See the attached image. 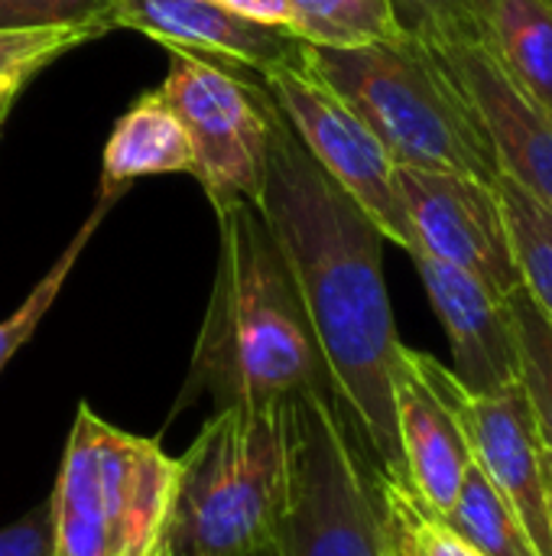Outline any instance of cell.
<instances>
[{"label":"cell","mask_w":552,"mask_h":556,"mask_svg":"<svg viewBox=\"0 0 552 556\" xmlns=\"http://www.w3.org/2000/svg\"><path fill=\"white\" fill-rule=\"evenodd\" d=\"M426 296L449 336L452 375L468 394H495L517 381V336L508 300L472 274L426 254L410 251Z\"/></svg>","instance_id":"5bb4252c"},{"label":"cell","mask_w":552,"mask_h":556,"mask_svg":"<svg viewBox=\"0 0 552 556\" xmlns=\"http://www.w3.org/2000/svg\"><path fill=\"white\" fill-rule=\"evenodd\" d=\"M10 111H13V101H3V104H0V137H3V127H7Z\"/></svg>","instance_id":"f1b7e54d"},{"label":"cell","mask_w":552,"mask_h":556,"mask_svg":"<svg viewBox=\"0 0 552 556\" xmlns=\"http://www.w3.org/2000/svg\"><path fill=\"white\" fill-rule=\"evenodd\" d=\"M257 208L290 264L335 397L374 463L407 479L394 410V368L403 342L384 283L387 238L309 156L273 98Z\"/></svg>","instance_id":"6da1fadb"},{"label":"cell","mask_w":552,"mask_h":556,"mask_svg":"<svg viewBox=\"0 0 552 556\" xmlns=\"http://www.w3.org/2000/svg\"><path fill=\"white\" fill-rule=\"evenodd\" d=\"M88 26L111 33V0H0V29Z\"/></svg>","instance_id":"cb8c5ba5"},{"label":"cell","mask_w":552,"mask_h":556,"mask_svg":"<svg viewBox=\"0 0 552 556\" xmlns=\"http://www.w3.org/2000/svg\"><path fill=\"white\" fill-rule=\"evenodd\" d=\"M111 26L143 33L166 49L238 62L257 75L306 65V39L218 0H111Z\"/></svg>","instance_id":"7c38bea8"},{"label":"cell","mask_w":552,"mask_h":556,"mask_svg":"<svg viewBox=\"0 0 552 556\" xmlns=\"http://www.w3.org/2000/svg\"><path fill=\"white\" fill-rule=\"evenodd\" d=\"M290 29L312 46H364L400 29L390 0H283Z\"/></svg>","instance_id":"ffe728a7"},{"label":"cell","mask_w":552,"mask_h":556,"mask_svg":"<svg viewBox=\"0 0 552 556\" xmlns=\"http://www.w3.org/2000/svg\"><path fill=\"white\" fill-rule=\"evenodd\" d=\"M403 33L446 49L475 36L468 0H390Z\"/></svg>","instance_id":"d4e9b609"},{"label":"cell","mask_w":552,"mask_h":556,"mask_svg":"<svg viewBox=\"0 0 552 556\" xmlns=\"http://www.w3.org/2000/svg\"><path fill=\"white\" fill-rule=\"evenodd\" d=\"M127 189H130V186L101 182L98 202L91 205V212H88V218L81 222V228L72 235V241L62 248V254L52 261V267L39 277V283L29 290V296H26L7 319H0V371H3V368L10 365V358L33 339V332L39 329V323L46 319V313L55 306V300H59V293H62L68 274L75 270V264L81 261V254H85V248L91 244L94 231L101 228V222L107 218V212L117 205V199H120Z\"/></svg>","instance_id":"ac0fdd59"},{"label":"cell","mask_w":552,"mask_h":556,"mask_svg":"<svg viewBox=\"0 0 552 556\" xmlns=\"http://www.w3.org/2000/svg\"><path fill=\"white\" fill-rule=\"evenodd\" d=\"M0 556H55L49 502L36 505L20 521L0 528Z\"/></svg>","instance_id":"484cf974"},{"label":"cell","mask_w":552,"mask_h":556,"mask_svg":"<svg viewBox=\"0 0 552 556\" xmlns=\"http://www.w3.org/2000/svg\"><path fill=\"white\" fill-rule=\"evenodd\" d=\"M543 482H547V515H550V541H552V453H543Z\"/></svg>","instance_id":"83f0119b"},{"label":"cell","mask_w":552,"mask_h":556,"mask_svg":"<svg viewBox=\"0 0 552 556\" xmlns=\"http://www.w3.org/2000/svg\"><path fill=\"white\" fill-rule=\"evenodd\" d=\"M179 459L159 440L75 410L49 495L55 556H163Z\"/></svg>","instance_id":"5b68a950"},{"label":"cell","mask_w":552,"mask_h":556,"mask_svg":"<svg viewBox=\"0 0 552 556\" xmlns=\"http://www.w3.org/2000/svg\"><path fill=\"white\" fill-rule=\"evenodd\" d=\"M459 378L433 355L400 345L394 368V410L403 472L413 492L446 515L472 466L459 424Z\"/></svg>","instance_id":"30bf717a"},{"label":"cell","mask_w":552,"mask_h":556,"mask_svg":"<svg viewBox=\"0 0 552 556\" xmlns=\"http://www.w3.org/2000/svg\"><path fill=\"white\" fill-rule=\"evenodd\" d=\"M159 173H192V143L159 88H153L117 117L101 153V182L130 186Z\"/></svg>","instance_id":"2e32d148"},{"label":"cell","mask_w":552,"mask_h":556,"mask_svg":"<svg viewBox=\"0 0 552 556\" xmlns=\"http://www.w3.org/2000/svg\"><path fill=\"white\" fill-rule=\"evenodd\" d=\"M508 309L517 336V381L530 401L537 433L552 453V323L524 287L508 296Z\"/></svg>","instance_id":"7402d4cb"},{"label":"cell","mask_w":552,"mask_h":556,"mask_svg":"<svg viewBox=\"0 0 552 556\" xmlns=\"http://www.w3.org/2000/svg\"><path fill=\"white\" fill-rule=\"evenodd\" d=\"M163 556H169V554H166V551H163Z\"/></svg>","instance_id":"f546056e"},{"label":"cell","mask_w":552,"mask_h":556,"mask_svg":"<svg viewBox=\"0 0 552 556\" xmlns=\"http://www.w3.org/2000/svg\"><path fill=\"white\" fill-rule=\"evenodd\" d=\"M98 39L88 26H36V29H0V104L16 94L68 49Z\"/></svg>","instance_id":"603a6c76"},{"label":"cell","mask_w":552,"mask_h":556,"mask_svg":"<svg viewBox=\"0 0 552 556\" xmlns=\"http://www.w3.org/2000/svg\"><path fill=\"white\" fill-rule=\"evenodd\" d=\"M218 3H228L247 16H257L264 23H277V26H290V10L283 0H218Z\"/></svg>","instance_id":"4316f807"},{"label":"cell","mask_w":552,"mask_h":556,"mask_svg":"<svg viewBox=\"0 0 552 556\" xmlns=\"http://www.w3.org/2000/svg\"><path fill=\"white\" fill-rule=\"evenodd\" d=\"M495 186L508 218L521 283L552 323V215L514 176L501 173Z\"/></svg>","instance_id":"d6986e66"},{"label":"cell","mask_w":552,"mask_h":556,"mask_svg":"<svg viewBox=\"0 0 552 556\" xmlns=\"http://www.w3.org/2000/svg\"><path fill=\"white\" fill-rule=\"evenodd\" d=\"M260 85L309 156L377 222L387 241L410 251L413 228L397 192V163L374 130L309 65L267 72Z\"/></svg>","instance_id":"ba28073f"},{"label":"cell","mask_w":552,"mask_h":556,"mask_svg":"<svg viewBox=\"0 0 552 556\" xmlns=\"http://www.w3.org/2000/svg\"><path fill=\"white\" fill-rule=\"evenodd\" d=\"M169 72L159 94L192 143V176L211 208L260 199V173L270 134V94L260 75L238 72V62L166 49Z\"/></svg>","instance_id":"52a82bcc"},{"label":"cell","mask_w":552,"mask_h":556,"mask_svg":"<svg viewBox=\"0 0 552 556\" xmlns=\"http://www.w3.org/2000/svg\"><path fill=\"white\" fill-rule=\"evenodd\" d=\"M442 521L478 556H540L517 511L504 502V495L475 463L468 466L459 498L442 515Z\"/></svg>","instance_id":"e0dca14e"},{"label":"cell","mask_w":552,"mask_h":556,"mask_svg":"<svg viewBox=\"0 0 552 556\" xmlns=\"http://www.w3.org/2000/svg\"><path fill=\"white\" fill-rule=\"evenodd\" d=\"M478 111L501 173L514 176L552 215V114L534 101L482 39L439 49Z\"/></svg>","instance_id":"4fadbf2b"},{"label":"cell","mask_w":552,"mask_h":556,"mask_svg":"<svg viewBox=\"0 0 552 556\" xmlns=\"http://www.w3.org/2000/svg\"><path fill=\"white\" fill-rule=\"evenodd\" d=\"M397 192L413 228L410 251L420 248L472 274L504 300L524 287L498 186L459 173L397 166Z\"/></svg>","instance_id":"9c48e42d"},{"label":"cell","mask_w":552,"mask_h":556,"mask_svg":"<svg viewBox=\"0 0 552 556\" xmlns=\"http://www.w3.org/2000/svg\"><path fill=\"white\" fill-rule=\"evenodd\" d=\"M459 424L472 463L517 511L530 544L540 556H552L547 482H543V440L521 381L495 394L459 391Z\"/></svg>","instance_id":"8fae6325"},{"label":"cell","mask_w":552,"mask_h":556,"mask_svg":"<svg viewBox=\"0 0 552 556\" xmlns=\"http://www.w3.org/2000/svg\"><path fill=\"white\" fill-rule=\"evenodd\" d=\"M381 502L390 556H478L436 515L407 479L381 469Z\"/></svg>","instance_id":"44dd1931"},{"label":"cell","mask_w":552,"mask_h":556,"mask_svg":"<svg viewBox=\"0 0 552 556\" xmlns=\"http://www.w3.org/2000/svg\"><path fill=\"white\" fill-rule=\"evenodd\" d=\"M218 215V267L179 404H290L332 391L329 365L290 264L254 202Z\"/></svg>","instance_id":"7a4b0ae2"},{"label":"cell","mask_w":552,"mask_h":556,"mask_svg":"<svg viewBox=\"0 0 552 556\" xmlns=\"http://www.w3.org/2000/svg\"><path fill=\"white\" fill-rule=\"evenodd\" d=\"M293 476V401L218 407L179 456L166 554L254 556L290 508Z\"/></svg>","instance_id":"277c9868"},{"label":"cell","mask_w":552,"mask_h":556,"mask_svg":"<svg viewBox=\"0 0 552 556\" xmlns=\"http://www.w3.org/2000/svg\"><path fill=\"white\" fill-rule=\"evenodd\" d=\"M293 498L254 556H390L381 466L332 391L293 401Z\"/></svg>","instance_id":"8992f818"},{"label":"cell","mask_w":552,"mask_h":556,"mask_svg":"<svg viewBox=\"0 0 552 556\" xmlns=\"http://www.w3.org/2000/svg\"><path fill=\"white\" fill-rule=\"evenodd\" d=\"M306 65L374 130L397 166L498 182L501 163L442 52L410 33L364 46H312Z\"/></svg>","instance_id":"3957f363"},{"label":"cell","mask_w":552,"mask_h":556,"mask_svg":"<svg viewBox=\"0 0 552 556\" xmlns=\"http://www.w3.org/2000/svg\"><path fill=\"white\" fill-rule=\"evenodd\" d=\"M475 39L552 114V0H468Z\"/></svg>","instance_id":"9a60e30c"}]
</instances>
